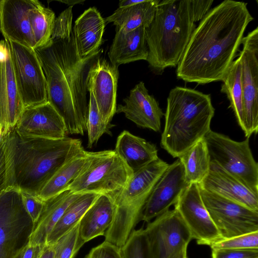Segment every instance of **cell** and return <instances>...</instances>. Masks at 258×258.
Returning <instances> with one entry per match:
<instances>
[{
  "label": "cell",
  "mask_w": 258,
  "mask_h": 258,
  "mask_svg": "<svg viewBox=\"0 0 258 258\" xmlns=\"http://www.w3.org/2000/svg\"><path fill=\"white\" fill-rule=\"evenodd\" d=\"M196 28L190 0H164L145 29L150 69L161 74L177 66Z\"/></svg>",
  "instance_id": "obj_5"
},
{
  "label": "cell",
  "mask_w": 258,
  "mask_h": 258,
  "mask_svg": "<svg viewBox=\"0 0 258 258\" xmlns=\"http://www.w3.org/2000/svg\"><path fill=\"white\" fill-rule=\"evenodd\" d=\"M145 0H122L120 1L118 3V8H122L129 7L141 3Z\"/></svg>",
  "instance_id": "obj_46"
},
{
  "label": "cell",
  "mask_w": 258,
  "mask_h": 258,
  "mask_svg": "<svg viewBox=\"0 0 258 258\" xmlns=\"http://www.w3.org/2000/svg\"><path fill=\"white\" fill-rule=\"evenodd\" d=\"M213 249H258V231L228 238H221L210 246Z\"/></svg>",
  "instance_id": "obj_36"
},
{
  "label": "cell",
  "mask_w": 258,
  "mask_h": 258,
  "mask_svg": "<svg viewBox=\"0 0 258 258\" xmlns=\"http://www.w3.org/2000/svg\"><path fill=\"white\" fill-rule=\"evenodd\" d=\"M89 92L88 116L86 131L88 133V148L97 144L100 137L104 134L111 135V129L114 126L111 123L105 122L100 113L94 95Z\"/></svg>",
  "instance_id": "obj_33"
},
{
  "label": "cell",
  "mask_w": 258,
  "mask_h": 258,
  "mask_svg": "<svg viewBox=\"0 0 258 258\" xmlns=\"http://www.w3.org/2000/svg\"><path fill=\"white\" fill-rule=\"evenodd\" d=\"M213 161L258 195V164L253 157L249 138L237 142L211 130L204 137Z\"/></svg>",
  "instance_id": "obj_7"
},
{
  "label": "cell",
  "mask_w": 258,
  "mask_h": 258,
  "mask_svg": "<svg viewBox=\"0 0 258 258\" xmlns=\"http://www.w3.org/2000/svg\"><path fill=\"white\" fill-rule=\"evenodd\" d=\"M72 8L69 6L55 18L51 39H64L71 36L73 33Z\"/></svg>",
  "instance_id": "obj_37"
},
{
  "label": "cell",
  "mask_w": 258,
  "mask_h": 258,
  "mask_svg": "<svg viewBox=\"0 0 258 258\" xmlns=\"http://www.w3.org/2000/svg\"><path fill=\"white\" fill-rule=\"evenodd\" d=\"M14 128L25 137L58 140L67 135L63 120L48 101L24 108Z\"/></svg>",
  "instance_id": "obj_16"
},
{
  "label": "cell",
  "mask_w": 258,
  "mask_h": 258,
  "mask_svg": "<svg viewBox=\"0 0 258 258\" xmlns=\"http://www.w3.org/2000/svg\"><path fill=\"white\" fill-rule=\"evenodd\" d=\"M34 226L21 191L7 187L0 195V258H17L28 243Z\"/></svg>",
  "instance_id": "obj_9"
},
{
  "label": "cell",
  "mask_w": 258,
  "mask_h": 258,
  "mask_svg": "<svg viewBox=\"0 0 258 258\" xmlns=\"http://www.w3.org/2000/svg\"><path fill=\"white\" fill-rule=\"evenodd\" d=\"M100 194H81L65 210L63 215L48 235L46 244L52 245L77 224Z\"/></svg>",
  "instance_id": "obj_29"
},
{
  "label": "cell",
  "mask_w": 258,
  "mask_h": 258,
  "mask_svg": "<svg viewBox=\"0 0 258 258\" xmlns=\"http://www.w3.org/2000/svg\"><path fill=\"white\" fill-rule=\"evenodd\" d=\"M120 249L123 258H151L145 229L143 227L134 229Z\"/></svg>",
  "instance_id": "obj_34"
},
{
  "label": "cell",
  "mask_w": 258,
  "mask_h": 258,
  "mask_svg": "<svg viewBox=\"0 0 258 258\" xmlns=\"http://www.w3.org/2000/svg\"><path fill=\"white\" fill-rule=\"evenodd\" d=\"M34 50L45 77L48 101L63 120L67 135H83L88 110V75L103 50L81 57L73 30L70 37L51 39L46 45Z\"/></svg>",
  "instance_id": "obj_2"
},
{
  "label": "cell",
  "mask_w": 258,
  "mask_h": 258,
  "mask_svg": "<svg viewBox=\"0 0 258 258\" xmlns=\"http://www.w3.org/2000/svg\"><path fill=\"white\" fill-rule=\"evenodd\" d=\"M6 164L4 149V141L0 142V195L7 188Z\"/></svg>",
  "instance_id": "obj_42"
},
{
  "label": "cell",
  "mask_w": 258,
  "mask_h": 258,
  "mask_svg": "<svg viewBox=\"0 0 258 258\" xmlns=\"http://www.w3.org/2000/svg\"><path fill=\"white\" fill-rule=\"evenodd\" d=\"M200 188L203 203L222 238L258 231V212Z\"/></svg>",
  "instance_id": "obj_11"
},
{
  "label": "cell",
  "mask_w": 258,
  "mask_h": 258,
  "mask_svg": "<svg viewBox=\"0 0 258 258\" xmlns=\"http://www.w3.org/2000/svg\"><path fill=\"white\" fill-rule=\"evenodd\" d=\"M169 164L159 158L133 173L126 186L111 197L114 205L112 223L105 240L121 247L126 242L141 216L146 202L156 182Z\"/></svg>",
  "instance_id": "obj_6"
},
{
  "label": "cell",
  "mask_w": 258,
  "mask_h": 258,
  "mask_svg": "<svg viewBox=\"0 0 258 258\" xmlns=\"http://www.w3.org/2000/svg\"><path fill=\"white\" fill-rule=\"evenodd\" d=\"M238 56L241 64V83L246 138L258 131V28L243 38Z\"/></svg>",
  "instance_id": "obj_13"
},
{
  "label": "cell",
  "mask_w": 258,
  "mask_h": 258,
  "mask_svg": "<svg viewBox=\"0 0 258 258\" xmlns=\"http://www.w3.org/2000/svg\"><path fill=\"white\" fill-rule=\"evenodd\" d=\"M118 76V67L100 57L91 66L88 75V91L92 92L100 113L107 123H111L116 113Z\"/></svg>",
  "instance_id": "obj_17"
},
{
  "label": "cell",
  "mask_w": 258,
  "mask_h": 258,
  "mask_svg": "<svg viewBox=\"0 0 258 258\" xmlns=\"http://www.w3.org/2000/svg\"><path fill=\"white\" fill-rule=\"evenodd\" d=\"M80 222L53 244V258H74L83 245L79 239Z\"/></svg>",
  "instance_id": "obj_35"
},
{
  "label": "cell",
  "mask_w": 258,
  "mask_h": 258,
  "mask_svg": "<svg viewBox=\"0 0 258 258\" xmlns=\"http://www.w3.org/2000/svg\"><path fill=\"white\" fill-rule=\"evenodd\" d=\"M11 55L9 46L6 40L0 41V62L5 61Z\"/></svg>",
  "instance_id": "obj_44"
},
{
  "label": "cell",
  "mask_w": 258,
  "mask_h": 258,
  "mask_svg": "<svg viewBox=\"0 0 258 258\" xmlns=\"http://www.w3.org/2000/svg\"><path fill=\"white\" fill-rule=\"evenodd\" d=\"M24 108L10 55L0 62V130L3 138L14 127Z\"/></svg>",
  "instance_id": "obj_21"
},
{
  "label": "cell",
  "mask_w": 258,
  "mask_h": 258,
  "mask_svg": "<svg viewBox=\"0 0 258 258\" xmlns=\"http://www.w3.org/2000/svg\"><path fill=\"white\" fill-rule=\"evenodd\" d=\"M43 247L32 245L28 242L21 250L17 258H39Z\"/></svg>",
  "instance_id": "obj_43"
},
{
  "label": "cell",
  "mask_w": 258,
  "mask_h": 258,
  "mask_svg": "<svg viewBox=\"0 0 258 258\" xmlns=\"http://www.w3.org/2000/svg\"><path fill=\"white\" fill-rule=\"evenodd\" d=\"M114 213L112 199L108 195L100 194L86 212L79 225V239L81 244L104 235L110 226Z\"/></svg>",
  "instance_id": "obj_27"
},
{
  "label": "cell",
  "mask_w": 258,
  "mask_h": 258,
  "mask_svg": "<svg viewBox=\"0 0 258 258\" xmlns=\"http://www.w3.org/2000/svg\"><path fill=\"white\" fill-rule=\"evenodd\" d=\"M3 141L7 188L37 195L66 161L84 149L79 139L25 137L14 127Z\"/></svg>",
  "instance_id": "obj_3"
},
{
  "label": "cell",
  "mask_w": 258,
  "mask_h": 258,
  "mask_svg": "<svg viewBox=\"0 0 258 258\" xmlns=\"http://www.w3.org/2000/svg\"><path fill=\"white\" fill-rule=\"evenodd\" d=\"M198 244L210 246L222 238L202 199L198 183L190 184L174 205Z\"/></svg>",
  "instance_id": "obj_14"
},
{
  "label": "cell",
  "mask_w": 258,
  "mask_h": 258,
  "mask_svg": "<svg viewBox=\"0 0 258 258\" xmlns=\"http://www.w3.org/2000/svg\"><path fill=\"white\" fill-rule=\"evenodd\" d=\"M81 194L69 189L44 201L40 216L30 235L29 243L44 246L48 235L65 210Z\"/></svg>",
  "instance_id": "obj_23"
},
{
  "label": "cell",
  "mask_w": 258,
  "mask_h": 258,
  "mask_svg": "<svg viewBox=\"0 0 258 258\" xmlns=\"http://www.w3.org/2000/svg\"><path fill=\"white\" fill-rule=\"evenodd\" d=\"M189 184L178 159L169 164L154 185L144 206L141 221L148 223L168 211Z\"/></svg>",
  "instance_id": "obj_15"
},
{
  "label": "cell",
  "mask_w": 258,
  "mask_h": 258,
  "mask_svg": "<svg viewBox=\"0 0 258 258\" xmlns=\"http://www.w3.org/2000/svg\"><path fill=\"white\" fill-rule=\"evenodd\" d=\"M222 81L221 92L226 94L237 121L244 133L246 131L241 83V64L240 57L234 60Z\"/></svg>",
  "instance_id": "obj_30"
},
{
  "label": "cell",
  "mask_w": 258,
  "mask_h": 258,
  "mask_svg": "<svg viewBox=\"0 0 258 258\" xmlns=\"http://www.w3.org/2000/svg\"><path fill=\"white\" fill-rule=\"evenodd\" d=\"M144 229L151 258H171L187 247L192 240L189 231L175 209L148 222Z\"/></svg>",
  "instance_id": "obj_12"
},
{
  "label": "cell",
  "mask_w": 258,
  "mask_h": 258,
  "mask_svg": "<svg viewBox=\"0 0 258 258\" xmlns=\"http://www.w3.org/2000/svg\"><path fill=\"white\" fill-rule=\"evenodd\" d=\"M213 1L190 0L192 14L195 22L201 21L211 10Z\"/></svg>",
  "instance_id": "obj_41"
},
{
  "label": "cell",
  "mask_w": 258,
  "mask_h": 258,
  "mask_svg": "<svg viewBox=\"0 0 258 258\" xmlns=\"http://www.w3.org/2000/svg\"><path fill=\"white\" fill-rule=\"evenodd\" d=\"M212 258H258V249H213Z\"/></svg>",
  "instance_id": "obj_40"
},
{
  "label": "cell",
  "mask_w": 258,
  "mask_h": 258,
  "mask_svg": "<svg viewBox=\"0 0 258 258\" xmlns=\"http://www.w3.org/2000/svg\"><path fill=\"white\" fill-rule=\"evenodd\" d=\"M123 101L124 104L118 105L116 113H124L138 126L156 132L160 131L164 113L154 97L149 94L143 82L137 84Z\"/></svg>",
  "instance_id": "obj_19"
},
{
  "label": "cell",
  "mask_w": 258,
  "mask_h": 258,
  "mask_svg": "<svg viewBox=\"0 0 258 258\" xmlns=\"http://www.w3.org/2000/svg\"><path fill=\"white\" fill-rule=\"evenodd\" d=\"M114 150L133 173L159 158L155 144L125 130L117 138Z\"/></svg>",
  "instance_id": "obj_24"
},
{
  "label": "cell",
  "mask_w": 258,
  "mask_h": 258,
  "mask_svg": "<svg viewBox=\"0 0 258 258\" xmlns=\"http://www.w3.org/2000/svg\"><path fill=\"white\" fill-rule=\"evenodd\" d=\"M85 258H123L120 247L104 240L93 247Z\"/></svg>",
  "instance_id": "obj_39"
},
{
  "label": "cell",
  "mask_w": 258,
  "mask_h": 258,
  "mask_svg": "<svg viewBox=\"0 0 258 258\" xmlns=\"http://www.w3.org/2000/svg\"><path fill=\"white\" fill-rule=\"evenodd\" d=\"M253 20L247 4L225 0L211 9L194 31L176 76L199 84L222 81Z\"/></svg>",
  "instance_id": "obj_1"
},
{
  "label": "cell",
  "mask_w": 258,
  "mask_h": 258,
  "mask_svg": "<svg viewBox=\"0 0 258 258\" xmlns=\"http://www.w3.org/2000/svg\"><path fill=\"white\" fill-rule=\"evenodd\" d=\"M187 248L185 247L171 258H187Z\"/></svg>",
  "instance_id": "obj_48"
},
{
  "label": "cell",
  "mask_w": 258,
  "mask_h": 258,
  "mask_svg": "<svg viewBox=\"0 0 258 258\" xmlns=\"http://www.w3.org/2000/svg\"><path fill=\"white\" fill-rule=\"evenodd\" d=\"M29 17L35 43L34 49L46 45L51 39L55 20L54 13L38 1L30 10Z\"/></svg>",
  "instance_id": "obj_32"
},
{
  "label": "cell",
  "mask_w": 258,
  "mask_h": 258,
  "mask_svg": "<svg viewBox=\"0 0 258 258\" xmlns=\"http://www.w3.org/2000/svg\"><path fill=\"white\" fill-rule=\"evenodd\" d=\"M133 174L114 150L96 152L90 165L69 189L76 194L94 192L112 197L126 186Z\"/></svg>",
  "instance_id": "obj_8"
},
{
  "label": "cell",
  "mask_w": 258,
  "mask_h": 258,
  "mask_svg": "<svg viewBox=\"0 0 258 258\" xmlns=\"http://www.w3.org/2000/svg\"><path fill=\"white\" fill-rule=\"evenodd\" d=\"M25 108L48 101L47 83L34 49L7 40Z\"/></svg>",
  "instance_id": "obj_10"
},
{
  "label": "cell",
  "mask_w": 258,
  "mask_h": 258,
  "mask_svg": "<svg viewBox=\"0 0 258 258\" xmlns=\"http://www.w3.org/2000/svg\"><path fill=\"white\" fill-rule=\"evenodd\" d=\"M214 113L210 94L186 87L173 88L167 99L161 147L173 158H179L211 130Z\"/></svg>",
  "instance_id": "obj_4"
},
{
  "label": "cell",
  "mask_w": 258,
  "mask_h": 258,
  "mask_svg": "<svg viewBox=\"0 0 258 258\" xmlns=\"http://www.w3.org/2000/svg\"><path fill=\"white\" fill-rule=\"evenodd\" d=\"M178 158L183 165L185 178L189 184L200 183L209 172L211 160L204 138Z\"/></svg>",
  "instance_id": "obj_31"
},
{
  "label": "cell",
  "mask_w": 258,
  "mask_h": 258,
  "mask_svg": "<svg viewBox=\"0 0 258 258\" xmlns=\"http://www.w3.org/2000/svg\"><path fill=\"white\" fill-rule=\"evenodd\" d=\"M105 26L104 19L94 7L85 11L76 20L73 30L81 57H85L99 49Z\"/></svg>",
  "instance_id": "obj_25"
},
{
  "label": "cell",
  "mask_w": 258,
  "mask_h": 258,
  "mask_svg": "<svg viewBox=\"0 0 258 258\" xmlns=\"http://www.w3.org/2000/svg\"><path fill=\"white\" fill-rule=\"evenodd\" d=\"M37 0H0V31L5 39L34 48L29 13Z\"/></svg>",
  "instance_id": "obj_18"
},
{
  "label": "cell",
  "mask_w": 258,
  "mask_h": 258,
  "mask_svg": "<svg viewBox=\"0 0 258 258\" xmlns=\"http://www.w3.org/2000/svg\"><path fill=\"white\" fill-rule=\"evenodd\" d=\"M199 185L202 189L258 212V195L213 161H211L208 174Z\"/></svg>",
  "instance_id": "obj_20"
},
{
  "label": "cell",
  "mask_w": 258,
  "mask_h": 258,
  "mask_svg": "<svg viewBox=\"0 0 258 258\" xmlns=\"http://www.w3.org/2000/svg\"><path fill=\"white\" fill-rule=\"evenodd\" d=\"M59 2L63 3L65 4H67L70 6H73L77 4H82L84 2V1L81 0H65V1H59Z\"/></svg>",
  "instance_id": "obj_47"
},
{
  "label": "cell",
  "mask_w": 258,
  "mask_h": 258,
  "mask_svg": "<svg viewBox=\"0 0 258 258\" xmlns=\"http://www.w3.org/2000/svg\"><path fill=\"white\" fill-rule=\"evenodd\" d=\"M160 0H145L133 6L118 8L104 19L105 23H113L116 29L124 32L140 27H147L152 21Z\"/></svg>",
  "instance_id": "obj_28"
},
{
  "label": "cell",
  "mask_w": 258,
  "mask_h": 258,
  "mask_svg": "<svg viewBox=\"0 0 258 258\" xmlns=\"http://www.w3.org/2000/svg\"><path fill=\"white\" fill-rule=\"evenodd\" d=\"M145 27H140L127 32L115 29V35L108 52L112 65L145 60L148 56V48L145 36Z\"/></svg>",
  "instance_id": "obj_22"
},
{
  "label": "cell",
  "mask_w": 258,
  "mask_h": 258,
  "mask_svg": "<svg viewBox=\"0 0 258 258\" xmlns=\"http://www.w3.org/2000/svg\"><path fill=\"white\" fill-rule=\"evenodd\" d=\"M96 152L84 149L66 161L46 183L37 196L43 201L69 189L71 184L88 167Z\"/></svg>",
  "instance_id": "obj_26"
},
{
  "label": "cell",
  "mask_w": 258,
  "mask_h": 258,
  "mask_svg": "<svg viewBox=\"0 0 258 258\" xmlns=\"http://www.w3.org/2000/svg\"><path fill=\"white\" fill-rule=\"evenodd\" d=\"M54 247L53 244H45L42 248L39 258H53Z\"/></svg>",
  "instance_id": "obj_45"
},
{
  "label": "cell",
  "mask_w": 258,
  "mask_h": 258,
  "mask_svg": "<svg viewBox=\"0 0 258 258\" xmlns=\"http://www.w3.org/2000/svg\"><path fill=\"white\" fill-rule=\"evenodd\" d=\"M21 192L25 208L35 225L43 208L44 201L37 195L21 191Z\"/></svg>",
  "instance_id": "obj_38"
}]
</instances>
